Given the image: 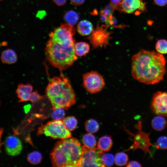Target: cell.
<instances>
[{
	"label": "cell",
	"mask_w": 167,
	"mask_h": 167,
	"mask_svg": "<svg viewBox=\"0 0 167 167\" xmlns=\"http://www.w3.org/2000/svg\"><path fill=\"white\" fill-rule=\"evenodd\" d=\"M83 86L91 93L101 91L105 86L103 78L96 71H91L84 74L83 77Z\"/></svg>",
	"instance_id": "cell-7"
},
{
	"label": "cell",
	"mask_w": 167,
	"mask_h": 167,
	"mask_svg": "<svg viewBox=\"0 0 167 167\" xmlns=\"http://www.w3.org/2000/svg\"><path fill=\"white\" fill-rule=\"evenodd\" d=\"M32 90V86L30 84H19L16 91L19 99V102L28 101L30 95Z\"/></svg>",
	"instance_id": "cell-12"
},
{
	"label": "cell",
	"mask_w": 167,
	"mask_h": 167,
	"mask_svg": "<svg viewBox=\"0 0 167 167\" xmlns=\"http://www.w3.org/2000/svg\"><path fill=\"white\" fill-rule=\"evenodd\" d=\"M128 161L127 155L123 152L117 153L114 157V162L118 166H123L127 165Z\"/></svg>",
	"instance_id": "cell-22"
},
{
	"label": "cell",
	"mask_w": 167,
	"mask_h": 167,
	"mask_svg": "<svg viewBox=\"0 0 167 167\" xmlns=\"http://www.w3.org/2000/svg\"><path fill=\"white\" fill-rule=\"evenodd\" d=\"M27 160L30 163L36 165L40 163L42 160V156L39 152L34 151L30 153L27 156Z\"/></svg>",
	"instance_id": "cell-23"
},
{
	"label": "cell",
	"mask_w": 167,
	"mask_h": 167,
	"mask_svg": "<svg viewBox=\"0 0 167 167\" xmlns=\"http://www.w3.org/2000/svg\"><path fill=\"white\" fill-rule=\"evenodd\" d=\"M17 58L15 51L10 49L3 51L1 57V61L3 63L9 64L15 63L17 61Z\"/></svg>",
	"instance_id": "cell-14"
},
{
	"label": "cell",
	"mask_w": 167,
	"mask_h": 167,
	"mask_svg": "<svg viewBox=\"0 0 167 167\" xmlns=\"http://www.w3.org/2000/svg\"></svg>",
	"instance_id": "cell-34"
},
{
	"label": "cell",
	"mask_w": 167,
	"mask_h": 167,
	"mask_svg": "<svg viewBox=\"0 0 167 167\" xmlns=\"http://www.w3.org/2000/svg\"><path fill=\"white\" fill-rule=\"evenodd\" d=\"M45 134L54 139H65L70 138L71 133L66 128L62 121L54 120L48 122L39 128L37 135Z\"/></svg>",
	"instance_id": "cell-5"
},
{
	"label": "cell",
	"mask_w": 167,
	"mask_h": 167,
	"mask_svg": "<svg viewBox=\"0 0 167 167\" xmlns=\"http://www.w3.org/2000/svg\"><path fill=\"white\" fill-rule=\"evenodd\" d=\"M53 1L58 6H61L64 5L66 0H53Z\"/></svg>",
	"instance_id": "cell-33"
},
{
	"label": "cell",
	"mask_w": 167,
	"mask_h": 167,
	"mask_svg": "<svg viewBox=\"0 0 167 167\" xmlns=\"http://www.w3.org/2000/svg\"><path fill=\"white\" fill-rule=\"evenodd\" d=\"M102 161L105 166H111L114 162V157L110 153H102L101 157Z\"/></svg>",
	"instance_id": "cell-25"
},
{
	"label": "cell",
	"mask_w": 167,
	"mask_h": 167,
	"mask_svg": "<svg viewBox=\"0 0 167 167\" xmlns=\"http://www.w3.org/2000/svg\"><path fill=\"white\" fill-rule=\"evenodd\" d=\"M156 49L157 52L161 54H167V41L165 39H160L156 42Z\"/></svg>",
	"instance_id": "cell-24"
},
{
	"label": "cell",
	"mask_w": 167,
	"mask_h": 167,
	"mask_svg": "<svg viewBox=\"0 0 167 167\" xmlns=\"http://www.w3.org/2000/svg\"><path fill=\"white\" fill-rule=\"evenodd\" d=\"M112 145V140L111 137L107 135L101 137L99 139L97 143L98 148L104 152L109 151Z\"/></svg>",
	"instance_id": "cell-15"
},
{
	"label": "cell",
	"mask_w": 167,
	"mask_h": 167,
	"mask_svg": "<svg viewBox=\"0 0 167 167\" xmlns=\"http://www.w3.org/2000/svg\"><path fill=\"white\" fill-rule=\"evenodd\" d=\"M83 152L79 167H105L101 158L103 153L98 148L82 146Z\"/></svg>",
	"instance_id": "cell-6"
},
{
	"label": "cell",
	"mask_w": 167,
	"mask_h": 167,
	"mask_svg": "<svg viewBox=\"0 0 167 167\" xmlns=\"http://www.w3.org/2000/svg\"><path fill=\"white\" fill-rule=\"evenodd\" d=\"M131 75L139 82L154 84L162 80L166 73V60L153 51L142 49L131 58Z\"/></svg>",
	"instance_id": "cell-2"
},
{
	"label": "cell",
	"mask_w": 167,
	"mask_h": 167,
	"mask_svg": "<svg viewBox=\"0 0 167 167\" xmlns=\"http://www.w3.org/2000/svg\"><path fill=\"white\" fill-rule=\"evenodd\" d=\"M103 28H101L96 29L90 38L94 48L102 47L108 44L110 33Z\"/></svg>",
	"instance_id": "cell-11"
},
{
	"label": "cell",
	"mask_w": 167,
	"mask_h": 167,
	"mask_svg": "<svg viewBox=\"0 0 167 167\" xmlns=\"http://www.w3.org/2000/svg\"><path fill=\"white\" fill-rule=\"evenodd\" d=\"M75 29L68 24H62L49 34L45 54L49 63L60 70L71 66L77 58L74 51Z\"/></svg>",
	"instance_id": "cell-1"
},
{
	"label": "cell",
	"mask_w": 167,
	"mask_h": 167,
	"mask_svg": "<svg viewBox=\"0 0 167 167\" xmlns=\"http://www.w3.org/2000/svg\"><path fill=\"white\" fill-rule=\"evenodd\" d=\"M43 98V96L39 94L37 91H35L31 93L29 101L34 102L39 101Z\"/></svg>",
	"instance_id": "cell-28"
},
{
	"label": "cell",
	"mask_w": 167,
	"mask_h": 167,
	"mask_svg": "<svg viewBox=\"0 0 167 167\" xmlns=\"http://www.w3.org/2000/svg\"><path fill=\"white\" fill-rule=\"evenodd\" d=\"M82 152V146L76 139H61L55 143L50 154L52 166L79 167Z\"/></svg>",
	"instance_id": "cell-3"
},
{
	"label": "cell",
	"mask_w": 167,
	"mask_h": 167,
	"mask_svg": "<svg viewBox=\"0 0 167 167\" xmlns=\"http://www.w3.org/2000/svg\"><path fill=\"white\" fill-rule=\"evenodd\" d=\"M122 0H111V5L115 8L118 7L119 6L120 3Z\"/></svg>",
	"instance_id": "cell-32"
},
{
	"label": "cell",
	"mask_w": 167,
	"mask_h": 167,
	"mask_svg": "<svg viewBox=\"0 0 167 167\" xmlns=\"http://www.w3.org/2000/svg\"><path fill=\"white\" fill-rule=\"evenodd\" d=\"M141 164L138 162L135 161H129L127 164L126 167H141Z\"/></svg>",
	"instance_id": "cell-29"
},
{
	"label": "cell",
	"mask_w": 167,
	"mask_h": 167,
	"mask_svg": "<svg viewBox=\"0 0 167 167\" xmlns=\"http://www.w3.org/2000/svg\"><path fill=\"white\" fill-rule=\"evenodd\" d=\"M64 18L67 24L73 25L77 23L79 19V16L76 12L70 10L65 14Z\"/></svg>",
	"instance_id": "cell-19"
},
{
	"label": "cell",
	"mask_w": 167,
	"mask_h": 167,
	"mask_svg": "<svg viewBox=\"0 0 167 167\" xmlns=\"http://www.w3.org/2000/svg\"><path fill=\"white\" fill-rule=\"evenodd\" d=\"M151 108L156 114L167 116V92L158 91L153 96Z\"/></svg>",
	"instance_id": "cell-8"
},
{
	"label": "cell",
	"mask_w": 167,
	"mask_h": 167,
	"mask_svg": "<svg viewBox=\"0 0 167 167\" xmlns=\"http://www.w3.org/2000/svg\"><path fill=\"white\" fill-rule=\"evenodd\" d=\"M163 116L158 115L154 117L152 119L151 125L155 130L161 131L164 130L167 125L166 120Z\"/></svg>",
	"instance_id": "cell-16"
},
{
	"label": "cell",
	"mask_w": 167,
	"mask_h": 167,
	"mask_svg": "<svg viewBox=\"0 0 167 167\" xmlns=\"http://www.w3.org/2000/svg\"><path fill=\"white\" fill-rule=\"evenodd\" d=\"M155 3L160 6H163L167 4V0H154Z\"/></svg>",
	"instance_id": "cell-31"
},
{
	"label": "cell",
	"mask_w": 167,
	"mask_h": 167,
	"mask_svg": "<svg viewBox=\"0 0 167 167\" xmlns=\"http://www.w3.org/2000/svg\"><path fill=\"white\" fill-rule=\"evenodd\" d=\"M65 115L64 109L60 108L53 110L51 114V117L53 120H61L64 118Z\"/></svg>",
	"instance_id": "cell-26"
},
{
	"label": "cell",
	"mask_w": 167,
	"mask_h": 167,
	"mask_svg": "<svg viewBox=\"0 0 167 167\" xmlns=\"http://www.w3.org/2000/svg\"><path fill=\"white\" fill-rule=\"evenodd\" d=\"M85 127L87 132L92 134L98 131L99 128V125L95 120L90 119L86 121Z\"/></svg>",
	"instance_id": "cell-20"
},
{
	"label": "cell",
	"mask_w": 167,
	"mask_h": 167,
	"mask_svg": "<svg viewBox=\"0 0 167 167\" xmlns=\"http://www.w3.org/2000/svg\"><path fill=\"white\" fill-rule=\"evenodd\" d=\"M5 150L9 155L14 156L19 155L22 149L20 140L16 136L10 135L7 137L5 141Z\"/></svg>",
	"instance_id": "cell-10"
},
{
	"label": "cell",
	"mask_w": 167,
	"mask_h": 167,
	"mask_svg": "<svg viewBox=\"0 0 167 167\" xmlns=\"http://www.w3.org/2000/svg\"><path fill=\"white\" fill-rule=\"evenodd\" d=\"M45 93L53 110L60 108L66 109L75 103V93L70 81L62 74L50 80Z\"/></svg>",
	"instance_id": "cell-4"
},
{
	"label": "cell",
	"mask_w": 167,
	"mask_h": 167,
	"mask_svg": "<svg viewBox=\"0 0 167 167\" xmlns=\"http://www.w3.org/2000/svg\"><path fill=\"white\" fill-rule=\"evenodd\" d=\"M89 50L90 46L85 42H79L75 44L74 51L77 56H85L89 52Z\"/></svg>",
	"instance_id": "cell-17"
},
{
	"label": "cell",
	"mask_w": 167,
	"mask_h": 167,
	"mask_svg": "<svg viewBox=\"0 0 167 167\" xmlns=\"http://www.w3.org/2000/svg\"><path fill=\"white\" fill-rule=\"evenodd\" d=\"M62 121L67 129L70 131H73L76 128L78 121L75 117L68 116L63 118Z\"/></svg>",
	"instance_id": "cell-21"
},
{
	"label": "cell",
	"mask_w": 167,
	"mask_h": 167,
	"mask_svg": "<svg viewBox=\"0 0 167 167\" xmlns=\"http://www.w3.org/2000/svg\"><path fill=\"white\" fill-rule=\"evenodd\" d=\"M85 0H70L71 4L75 6H80L83 4Z\"/></svg>",
	"instance_id": "cell-30"
},
{
	"label": "cell",
	"mask_w": 167,
	"mask_h": 167,
	"mask_svg": "<svg viewBox=\"0 0 167 167\" xmlns=\"http://www.w3.org/2000/svg\"><path fill=\"white\" fill-rule=\"evenodd\" d=\"M119 7L122 12L136 15L147 10L146 3L142 0H122Z\"/></svg>",
	"instance_id": "cell-9"
},
{
	"label": "cell",
	"mask_w": 167,
	"mask_h": 167,
	"mask_svg": "<svg viewBox=\"0 0 167 167\" xmlns=\"http://www.w3.org/2000/svg\"><path fill=\"white\" fill-rule=\"evenodd\" d=\"M82 142L84 145L89 148H94L96 145V142L95 138L91 133L86 134L83 136Z\"/></svg>",
	"instance_id": "cell-18"
},
{
	"label": "cell",
	"mask_w": 167,
	"mask_h": 167,
	"mask_svg": "<svg viewBox=\"0 0 167 167\" xmlns=\"http://www.w3.org/2000/svg\"><path fill=\"white\" fill-rule=\"evenodd\" d=\"M157 144L158 148L161 150L167 149V137L163 136L159 137L157 139Z\"/></svg>",
	"instance_id": "cell-27"
},
{
	"label": "cell",
	"mask_w": 167,
	"mask_h": 167,
	"mask_svg": "<svg viewBox=\"0 0 167 167\" xmlns=\"http://www.w3.org/2000/svg\"><path fill=\"white\" fill-rule=\"evenodd\" d=\"M93 29L92 23L87 20H81L77 25V31L79 34L82 36H87L90 34Z\"/></svg>",
	"instance_id": "cell-13"
}]
</instances>
